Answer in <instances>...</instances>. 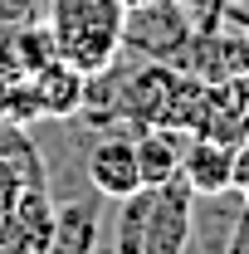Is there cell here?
I'll use <instances>...</instances> for the list:
<instances>
[{
	"label": "cell",
	"instance_id": "3",
	"mask_svg": "<svg viewBox=\"0 0 249 254\" xmlns=\"http://www.w3.org/2000/svg\"><path fill=\"white\" fill-rule=\"evenodd\" d=\"M195 34V15L186 0H142L123 10V54L171 64Z\"/></svg>",
	"mask_w": 249,
	"mask_h": 254
},
{
	"label": "cell",
	"instance_id": "12",
	"mask_svg": "<svg viewBox=\"0 0 249 254\" xmlns=\"http://www.w3.org/2000/svg\"><path fill=\"white\" fill-rule=\"evenodd\" d=\"M123 5H142V0H123Z\"/></svg>",
	"mask_w": 249,
	"mask_h": 254
},
{
	"label": "cell",
	"instance_id": "8",
	"mask_svg": "<svg viewBox=\"0 0 249 254\" xmlns=\"http://www.w3.org/2000/svg\"><path fill=\"white\" fill-rule=\"evenodd\" d=\"M230 176H235V147L205 132H190L186 157H181V181L195 195H220V190H235Z\"/></svg>",
	"mask_w": 249,
	"mask_h": 254
},
{
	"label": "cell",
	"instance_id": "1",
	"mask_svg": "<svg viewBox=\"0 0 249 254\" xmlns=\"http://www.w3.org/2000/svg\"><path fill=\"white\" fill-rule=\"evenodd\" d=\"M190 220H195V190L181 176L161 186H137L118 200L113 245L123 254H181L190 250Z\"/></svg>",
	"mask_w": 249,
	"mask_h": 254
},
{
	"label": "cell",
	"instance_id": "6",
	"mask_svg": "<svg viewBox=\"0 0 249 254\" xmlns=\"http://www.w3.org/2000/svg\"><path fill=\"white\" fill-rule=\"evenodd\" d=\"M195 132L220 137V142H230V147L245 142V137H249V73H230V78L205 83Z\"/></svg>",
	"mask_w": 249,
	"mask_h": 254
},
{
	"label": "cell",
	"instance_id": "2",
	"mask_svg": "<svg viewBox=\"0 0 249 254\" xmlns=\"http://www.w3.org/2000/svg\"><path fill=\"white\" fill-rule=\"evenodd\" d=\"M54 49L78 73H98L123 54V0H44Z\"/></svg>",
	"mask_w": 249,
	"mask_h": 254
},
{
	"label": "cell",
	"instance_id": "5",
	"mask_svg": "<svg viewBox=\"0 0 249 254\" xmlns=\"http://www.w3.org/2000/svg\"><path fill=\"white\" fill-rule=\"evenodd\" d=\"M0 230H5V254H49V240H54V190L25 186L20 200L0 215Z\"/></svg>",
	"mask_w": 249,
	"mask_h": 254
},
{
	"label": "cell",
	"instance_id": "11",
	"mask_svg": "<svg viewBox=\"0 0 249 254\" xmlns=\"http://www.w3.org/2000/svg\"><path fill=\"white\" fill-rule=\"evenodd\" d=\"M25 186H30V176H25L10 157H0V215L20 200V190H25Z\"/></svg>",
	"mask_w": 249,
	"mask_h": 254
},
{
	"label": "cell",
	"instance_id": "7",
	"mask_svg": "<svg viewBox=\"0 0 249 254\" xmlns=\"http://www.w3.org/2000/svg\"><path fill=\"white\" fill-rule=\"evenodd\" d=\"M103 245V195L88 186V195L54 200V240L49 254H88Z\"/></svg>",
	"mask_w": 249,
	"mask_h": 254
},
{
	"label": "cell",
	"instance_id": "10",
	"mask_svg": "<svg viewBox=\"0 0 249 254\" xmlns=\"http://www.w3.org/2000/svg\"><path fill=\"white\" fill-rule=\"evenodd\" d=\"M83 78L88 73H78L73 64H44V68H34L30 73V93H34V108H39V118H78V108H83Z\"/></svg>",
	"mask_w": 249,
	"mask_h": 254
},
{
	"label": "cell",
	"instance_id": "4",
	"mask_svg": "<svg viewBox=\"0 0 249 254\" xmlns=\"http://www.w3.org/2000/svg\"><path fill=\"white\" fill-rule=\"evenodd\" d=\"M83 176L103 200H123L142 186V166H137V142L132 132H98V142L83 157Z\"/></svg>",
	"mask_w": 249,
	"mask_h": 254
},
{
	"label": "cell",
	"instance_id": "9",
	"mask_svg": "<svg viewBox=\"0 0 249 254\" xmlns=\"http://www.w3.org/2000/svg\"><path fill=\"white\" fill-rule=\"evenodd\" d=\"M137 142V166H142V186H161V181H176L181 176V157H186L190 132L171 123H152L142 132H132Z\"/></svg>",
	"mask_w": 249,
	"mask_h": 254
}]
</instances>
